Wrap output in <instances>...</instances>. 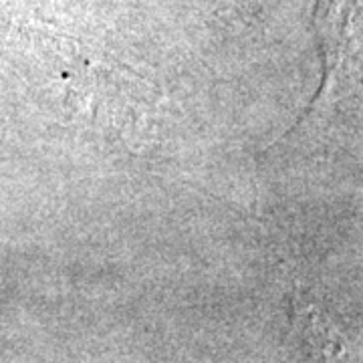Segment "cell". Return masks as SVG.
<instances>
[{"label": "cell", "mask_w": 363, "mask_h": 363, "mask_svg": "<svg viewBox=\"0 0 363 363\" xmlns=\"http://www.w3.org/2000/svg\"><path fill=\"white\" fill-rule=\"evenodd\" d=\"M295 319L317 363H353L345 341L313 305L295 303Z\"/></svg>", "instance_id": "obj_2"}, {"label": "cell", "mask_w": 363, "mask_h": 363, "mask_svg": "<svg viewBox=\"0 0 363 363\" xmlns=\"http://www.w3.org/2000/svg\"><path fill=\"white\" fill-rule=\"evenodd\" d=\"M355 0H319L315 26L323 49V83L313 105L329 101L347 81L359 61V39L355 28Z\"/></svg>", "instance_id": "obj_1"}]
</instances>
